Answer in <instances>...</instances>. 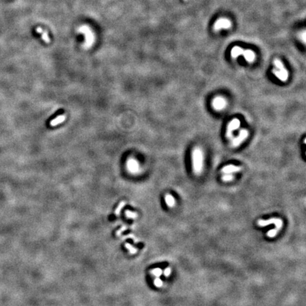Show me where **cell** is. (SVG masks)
<instances>
[{
    "instance_id": "1",
    "label": "cell",
    "mask_w": 306,
    "mask_h": 306,
    "mask_svg": "<svg viewBox=\"0 0 306 306\" xmlns=\"http://www.w3.org/2000/svg\"><path fill=\"white\" fill-rule=\"evenodd\" d=\"M204 156L201 148L196 147L192 153V162L193 171L196 174H200L202 172Z\"/></svg>"
},
{
    "instance_id": "2",
    "label": "cell",
    "mask_w": 306,
    "mask_h": 306,
    "mask_svg": "<svg viewBox=\"0 0 306 306\" xmlns=\"http://www.w3.org/2000/svg\"><path fill=\"white\" fill-rule=\"evenodd\" d=\"M78 32L85 35V45L87 47H90L92 45L94 41V36L90 28L88 26H82L79 28Z\"/></svg>"
},
{
    "instance_id": "3",
    "label": "cell",
    "mask_w": 306,
    "mask_h": 306,
    "mask_svg": "<svg viewBox=\"0 0 306 306\" xmlns=\"http://www.w3.org/2000/svg\"><path fill=\"white\" fill-rule=\"evenodd\" d=\"M247 137H248V131L245 129H242L240 131L239 135L232 140V145L233 147L239 146L242 143L243 141L246 140Z\"/></svg>"
},
{
    "instance_id": "4",
    "label": "cell",
    "mask_w": 306,
    "mask_h": 306,
    "mask_svg": "<svg viewBox=\"0 0 306 306\" xmlns=\"http://www.w3.org/2000/svg\"><path fill=\"white\" fill-rule=\"evenodd\" d=\"M231 22L230 21L227 19L223 18L220 19L215 22L214 25V29L215 31H219L220 29H228L230 28Z\"/></svg>"
},
{
    "instance_id": "5",
    "label": "cell",
    "mask_w": 306,
    "mask_h": 306,
    "mask_svg": "<svg viewBox=\"0 0 306 306\" xmlns=\"http://www.w3.org/2000/svg\"><path fill=\"white\" fill-rule=\"evenodd\" d=\"M240 126V121L237 118H234L232 120H231L228 126V129H227V136L228 138H231L232 135L233 131L235 130L238 129Z\"/></svg>"
},
{
    "instance_id": "6",
    "label": "cell",
    "mask_w": 306,
    "mask_h": 306,
    "mask_svg": "<svg viewBox=\"0 0 306 306\" xmlns=\"http://www.w3.org/2000/svg\"><path fill=\"white\" fill-rule=\"evenodd\" d=\"M212 105H213V108L215 110L220 111L226 107V100L223 97H222V96H218V97H215L213 100Z\"/></svg>"
},
{
    "instance_id": "7",
    "label": "cell",
    "mask_w": 306,
    "mask_h": 306,
    "mask_svg": "<svg viewBox=\"0 0 306 306\" xmlns=\"http://www.w3.org/2000/svg\"><path fill=\"white\" fill-rule=\"evenodd\" d=\"M273 73L276 77H278L280 80L283 81V82H286L288 80V72L286 68H283L282 69H278L276 68V69H273Z\"/></svg>"
},
{
    "instance_id": "8",
    "label": "cell",
    "mask_w": 306,
    "mask_h": 306,
    "mask_svg": "<svg viewBox=\"0 0 306 306\" xmlns=\"http://www.w3.org/2000/svg\"><path fill=\"white\" fill-rule=\"evenodd\" d=\"M242 169V168L240 166H237L230 164V165H228L224 166V167L222 169V172L224 174H232L235 173V172H240Z\"/></svg>"
},
{
    "instance_id": "9",
    "label": "cell",
    "mask_w": 306,
    "mask_h": 306,
    "mask_svg": "<svg viewBox=\"0 0 306 306\" xmlns=\"http://www.w3.org/2000/svg\"><path fill=\"white\" fill-rule=\"evenodd\" d=\"M242 55L248 63H252L255 60V54L251 50H244Z\"/></svg>"
},
{
    "instance_id": "10",
    "label": "cell",
    "mask_w": 306,
    "mask_h": 306,
    "mask_svg": "<svg viewBox=\"0 0 306 306\" xmlns=\"http://www.w3.org/2000/svg\"><path fill=\"white\" fill-rule=\"evenodd\" d=\"M66 116L65 115H60L59 116L56 117V118H54L53 120H52L50 122V126H55L57 125L60 124V123H63L65 120Z\"/></svg>"
},
{
    "instance_id": "11",
    "label": "cell",
    "mask_w": 306,
    "mask_h": 306,
    "mask_svg": "<svg viewBox=\"0 0 306 306\" xmlns=\"http://www.w3.org/2000/svg\"><path fill=\"white\" fill-rule=\"evenodd\" d=\"M36 32L41 33V36H42V39L44 42H45L46 43H49L50 42V39H49V36H48V35H47V32L46 31H43V30L42 29V28H41V27H38V28H36Z\"/></svg>"
},
{
    "instance_id": "12",
    "label": "cell",
    "mask_w": 306,
    "mask_h": 306,
    "mask_svg": "<svg viewBox=\"0 0 306 306\" xmlns=\"http://www.w3.org/2000/svg\"><path fill=\"white\" fill-rule=\"evenodd\" d=\"M243 51H244L243 49H242L240 47H238V46L234 47L232 49V50H231V56H232L233 58H237V57L242 55V53H243Z\"/></svg>"
},
{
    "instance_id": "13",
    "label": "cell",
    "mask_w": 306,
    "mask_h": 306,
    "mask_svg": "<svg viewBox=\"0 0 306 306\" xmlns=\"http://www.w3.org/2000/svg\"><path fill=\"white\" fill-rule=\"evenodd\" d=\"M276 220H277V218H272V219H269L267 220H259V221H258V225H259V226L264 227V226H269V225H271V224H275V223L276 222Z\"/></svg>"
},
{
    "instance_id": "14",
    "label": "cell",
    "mask_w": 306,
    "mask_h": 306,
    "mask_svg": "<svg viewBox=\"0 0 306 306\" xmlns=\"http://www.w3.org/2000/svg\"><path fill=\"white\" fill-rule=\"evenodd\" d=\"M165 201L168 206H169V207H173L174 206V204H175V200H174V198L170 194L166 195Z\"/></svg>"
},
{
    "instance_id": "15",
    "label": "cell",
    "mask_w": 306,
    "mask_h": 306,
    "mask_svg": "<svg viewBox=\"0 0 306 306\" xmlns=\"http://www.w3.org/2000/svg\"><path fill=\"white\" fill-rule=\"evenodd\" d=\"M274 65L276 66V69H283V68H285L284 66H283V63H282V62L278 59H275L274 60Z\"/></svg>"
},
{
    "instance_id": "16",
    "label": "cell",
    "mask_w": 306,
    "mask_h": 306,
    "mask_svg": "<svg viewBox=\"0 0 306 306\" xmlns=\"http://www.w3.org/2000/svg\"><path fill=\"white\" fill-rule=\"evenodd\" d=\"M126 203L125 202V201H122L121 203H120V204L118 205V206L117 207L116 210V211H115V214L116 215V216H118V215H120V210H121V209L123 208L125 206H126Z\"/></svg>"
},
{
    "instance_id": "17",
    "label": "cell",
    "mask_w": 306,
    "mask_h": 306,
    "mask_svg": "<svg viewBox=\"0 0 306 306\" xmlns=\"http://www.w3.org/2000/svg\"><path fill=\"white\" fill-rule=\"evenodd\" d=\"M151 274H153V275L155 276L156 277H160V276L162 274V271L161 269L157 268V269H155L151 271Z\"/></svg>"
},
{
    "instance_id": "18",
    "label": "cell",
    "mask_w": 306,
    "mask_h": 306,
    "mask_svg": "<svg viewBox=\"0 0 306 306\" xmlns=\"http://www.w3.org/2000/svg\"><path fill=\"white\" fill-rule=\"evenodd\" d=\"M126 215L128 218H136L138 217V213H134V212L130 211V210H126Z\"/></svg>"
},
{
    "instance_id": "19",
    "label": "cell",
    "mask_w": 306,
    "mask_h": 306,
    "mask_svg": "<svg viewBox=\"0 0 306 306\" xmlns=\"http://www.w3.org/2000/svg\"><path fill=\"white\" fill-rule=\"evenodd\" d=\"M125 246H126V247L127 249H128V250H129V252L131 254H135L138 252V249L135 248V247H133V246H131V244L126 243Z\"/></svg>"
},
{
    "instance_id": "20",
    "label": "cell",
    "mask_w": 306,
    "mask_h": 306,
    "mask_svg": "<svg viewBox=\"0 0 306 306\" xmlns=\"http://www.w3.org/2000/svg\"><path fill=\"white\" fill-rule=\"evenodd\" d=\"M234 179V176L232 174H225V175L223 177V180L225 182H228L231 181Z\"/></svg>"
},
{
    "instance_id": "21",
    "label": "cell",
    "mask_w": 306,
    "mask_h": 306,
    "mask_svg": "<svg viewBox=\"0 0 306 306\" xmlns=\"http://www.w3.org/2000/svg\"><path fill=\"white\" fill-rule=\"evenodd\" d=\"M154 284H155V286L160 288V287H161L162 286V284H163L162 281L160 279L159 277H157V278L155 279V281H154Z\"/></svg>"
},
{
    "instance_id": "22",
    "label": "cell",
    "mask_w": 306,
    "mask_h": 306,
    "mask_svg": "<svg viewBox=\"0 0 306 306\" xmlns=\"http://www.w3.org/2000/svg\"><path fill=\"white\" fill-rule=\"evenodd\" d=\"M277 232H278V230H277L276 229H272V230H269V232H268L267 236H268V237H275L276 235Z\"/></svg>"
},
{
    "instance_id": "23",
    "label": "cell",
    "mask_w": 306,
    "mask_h": 306,
    "mask_svg": "<svg viewBox=\"0 0 306 306\" xmlns=\"http://www.w3.org/2000/svg\"><path fill=\"white\" fill-rule=\"evenodd\" d=\"M275 226L276 229L278 231V230H280L282 226H283V222H282V220L281 219H277L276 222L275 223Z\"/></svg>"
},
{
    "instance_id": "24",
    "label": "cell",
    "mask_w": 306,
    "mask_h": 306,
    "mask_svg": "<svg viewBox=\"0 0 306 306\" xmlns=\"http://www.w3.org/2000/svg\"><path fill=\"white\" fill-rule=\"evenodd\" d=\"M171 273H172V269H171L170 268H166L165 270L164 271V275L166 277L169 276Z\"/></svg>"
},
{
    "instance_id": "25",
    "label": "cell",
    "mask_w": 306,
    "mask_h": 306,
    "mask_svg": "<svg viewBox=\"0 0 306 306\" xmlns=\"http://www.w3.org/2000/svg\"><path fill=\"white\" fill-rule=\"evenodd\" d=\"M126 228H127L126 226H123V227H122L121 229L117 231V233H116L117 235H120V233H121L122 231H123V230H126Z\"/></svg>"
}]
</instances>
